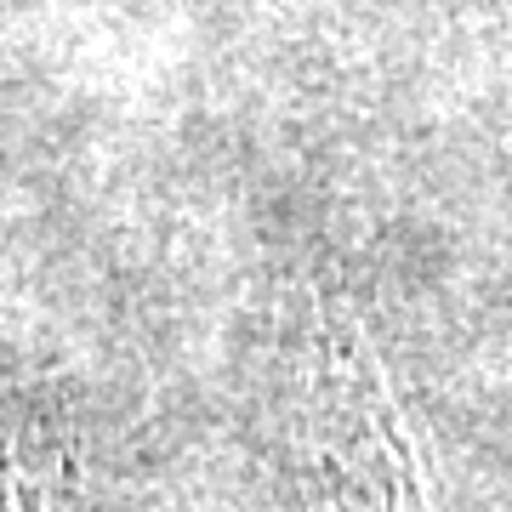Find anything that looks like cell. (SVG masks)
Wrapping results in <instances>:
<instances>
[{
    "label": "cell",
    "mask_w": 512,
    "mask_h": 512,
    "mask_svg": "<svg viewBox=\"0 0 512 512\" xmlns=\"http://www.w3.org/2000/svg\"><path fill=\"white\" fill-rule=\"evenodd\" d=\"M313 512H439V478L359 319L319 313L296 410Z\"/></svg>",
    "instance_id": "6da1fadb"
},
{
    "label": "cell",
    "mask_w": 512,
    "mask_h": 512,
    "mask_svg": "<svg viewBox=\"0 0 512 512\" xmlns=\"http://www.w3.org/2000/svg\"><path fill=\"white\" fill-rule=\"evenodd\" d=\"M69 461L57 439L12 399H0V512H57Z\"/></svg>",
    "instance_id": "7a4b0ae2"
}]
</instances>
